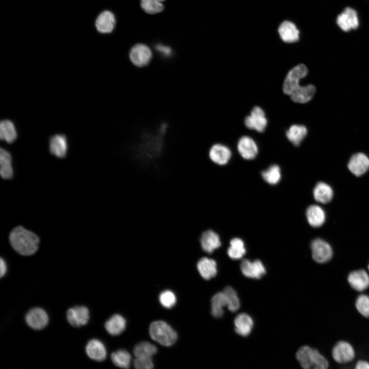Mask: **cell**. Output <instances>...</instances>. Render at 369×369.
<instances>
[{
	"label": "cell",
	"mask_w": 369,
	"mask_h": 369,
	"mask_svg": "<svg viewBox=\"0 0 369 369\" xmlns=\"http://www.w3.org/2000/svg\"><path fill=\"white\" fill-rule=\"evenodd\" d=\"M230 246L228 249L229 256L234 260L241 258L246 253V249L243 240L239 238H234L230 242Z\"/></svg>",
	"instance_id": "cell-32"
},
{
	"label": "cell",
	"mask_w": 369,
	"mask_h": 369,
	"mask_svg": "<svg viewBox=\"0 0 369 369\" xmlns=\"http://www.w3.org/2000/svg\"><path fill=\"white\" fill-rule=\"evenodd\" d=\"M348 282L355 290L362 292L369 286V276L363 270H358L350 273L347 278Z\"/></svg>",
	"instance_id": "cell-19"
},
{
	"label": "cell",
	"mask_w": 369,
	"mask_h": 369,
	"mask_svg": "<svg viewBox=\"0 0 369 369\" xmlns=\"http://www.w3.org/2000/svg\"><path fill=\"white\" fill-rule=\"evenodd\" d=\"M306 217L309 224L314 228L322 225L325 220L324 210L316 204L311 205L307 208Z\"/></svg>",
	"instance_id": "cell-24"
},
{
	"label": "cell",
	"mask_w": 369,
	"mask_h": 369,
	"mask_svg": "<svg viewBox=\"0 0 369 369\" xmlns=\"http://www.w3.org/2000/svg\"><path fill=\"white\" fill-rule=\"evenodd\" d=\"M277 32L281 39L286 43H294L299 39L300 31L296 25L290 20H284L278 25Z\"/></svg>",
	"instance_id": "cell-9"
},
{
	"label": "cell",
	"mask_w": 369,
	"mask_h": 369,
	"mask_svg": "<svg viewBox=\"0 0 369 369\" xmlns=\"http://www.w3.org/2000/svg\"><path fill=\"white\" fill-rule=\"evenodd\" d=\"M235 330L241 336H248L254 325L252 318L245 313L238 314L234 319Z\"/></svg>",
	"instance_id": "cell-21"
},
{
	"label": "cell",
	"mask_w": 369,
	"mask_h": 369,
	"mask_svg": "<svg viewBox=\"0 0 369 369\" xmlns=\"http://www.w3.org/2000/svg\"><path fill=\"white\" fill-rule=\"evenodd\" d=\"M152 58L151 49L144 44H137L132 47L129 52V58L132 63L138 67H143L149 64Z\"/></svg>",
	"instance_id": "cell-5"
},
{
	"label": "cell",
	"mask_w": 369,
	"mask_h": 369,
	"mask_svg": "<svg viewBox=\"0 0 369 369\" xmlns=\"http://www.w3.org/2000/svg\"><path fill=\"white\" fill-rule=\"evenodd\" d=\"M296 358L303 369H329V362L317 349L307 345L299 348Z\"/></svg>",
	"instance_id": "cell-2"
},
{
	"label": "cell",
	"mask_w": 369,
	"mask_h": 369,
	"mask_svg": "<svg viewBox=\"0 0 369 369\" xmlns=\"http://www.w3.org/2000/svg\"><path fill=\"white\" fill-rule=\"evenodd\" d=\"M1 175L4 179H10L13 177L12 158L9 152L1 148L0 150Z\"/></svg>",
	"instance_id": "cell-29"
},
{
	"label": "cell",
	"mask_w": 369,
	"mask_h": 369,
	"mask_svg": "<svg viewBox=\"0 0 369 369\" xmlns=\"http://www.w3.org/2000/svg\"><path fill=\"white\" fill-rule=\"evenodd\" d=\"M227 306V300L225 294L222 292L215 294L211 299V314L215 318H220L223 316V308Z\"/></svg>",
	"instance_id": "cell-30"
},
{
	"label": "cell",
	"mask_w": 369,
	"mask_h": 369,
	"mask_svg": "<svg viewBox=\"0 0 369 369\" xmlns=\"http://www.w3.org/2000/svg\"><path fill=\"white\" fill-rule=\"evenodd\" d=\"M115 19L113 13L109 11H104L97 17L95 22L97 30L100 33H108L111 32L114 28Z\"/></svg>",
	"instance_id": "cell-20"
},
{
	"label": "cell",
	"mask_w": 369,
	"mask_h": 369,
	"mask_svg": "<svg viewBox=\"0 0 369 369\" xmlns=\"http://www.w3.org/2000/svg\"><path fill=\"white\" fill-rule=\"evenodd\" d=\"M50 151L53 155L63 158L66 155L68 144L66 137L61 134L53 136L50 140Z\"/></svg>",
	"instance_id": "cell-23"
},
{
	"label": "cell",
	"mask_w": 369,
	"mask_h": 369,
	"mask_svg": "<svg viewBox=\"0 0 369 369\" xmlns=\"http://www.w3.org/2000/svg\"><path fill=\"white\" fill-rule=\"evenodd\" d=\"M240 267L243 275L248 278L259 279L266 273L264 265L259 260L251 261L244 259L241 261Z\"/></svg>",
	"instance_id": "cell-11"
},
{
	"label": "cell",
	"mask_w": 369,
	"mask_h": 369,
	"mask_svg": "<svg viewBox=\"0 0 369 369\" xmlns=\"http://www.w3.org/2000/svg\"><path fill=\"white\" fill-rule=\"evenodd\" d=\"M232 156L230 149L227 146L215 144L212 145L209 151V157L214 163L222 166L227 164Z\"/></svg>",
	"instance_id": "cell-13"
},
{
	"label": "cell",
	"mask_w": 369,
	"mask_h": 369,
	"mask_svg": "<svg viewBox=\"0 0 369 369\" xmlns=\"http://www.w3.org/2000/svg\"><path fill=\"white\" fill-rule=\"evenodd\" d=\"M312 257L318 263H325L329 261L333 255L331 245L324 240L316 238L312 241L311 244Z\"/></svg>",
	"instance_id": "cell-7"
},
{
	"label": "cell",
	"mask_w": 369,
	"mask_h": 369,
	"mask_svg": "<svg viewBox=\"0 0 369 369\" xmlns=\"http://www.w3.org/2000/svg\"><path fill=\"white\" fill-rule=\"evenodd\" d=\"M155 49L161 55L165 57H170L172 55V49L167 45L159 44L156 46Z\"/></svg>",
	"instance_id": "cell-41"
},
{
	"label": "cell",
	"mask_w": 369,
	"mask_h": 369,
	"mask_svg": "<svg viewBox=\"0 0 369 369\" xmlns=\"http://www.w3.org/2000/svg\"><path fill=\"white\" fill-rule=\"evenodd\" d=\"M26 321L32 329L39 330L44 328L48 323V316L42 309L35 308L30 310L26 315Z\"/></svg>",
	"instance_id": "cell-10"
},
{
	"label": "cell",
	"mask_w": 369,
	"mask_h": 369,
	"mask_svg": "<svg viewBox=\"0 0 369 369\" xmlns=\"http://www.w3.org/2000/svg\"><path fill=\"white\" fill-rule=\"evenodd\" d=\"M197 268L201 276L206 280L214 277L217 273L216 261L208 257L200 259L197 262Z\"/></svg>",
	"instance_id": "cell-22"
},
{
	"label": "cell",
	"mask_w": 369,
	"mask_h": 369,
	"mask_svg": "<svg viewBox=\"0 0 369 369\" xmlns=\"http://www.w3.org/2000/svg\"><path fill=\"white\" fill-rule=\"evenodd\" d=\"M245 126L258 132L264 131L267 125V119L264 111L259 107H254L251 114L244 119Z\"/></svg>",
	"instance_id": "cell-8"
},
{
	"label": "cell",
	"mask_w": 369,
	"mask_h": 369,
	"mask_svg": "<svg viewBox=\"0 0 369 369\" xmlns=\"http://www.w3.org/2000/svg\"><path fill=\"white\" fill-rule=\"evenodd\" d=\"M159 300L164 308L170 309L176 304V297L173 291L167 290L160 293Z\"/></svg>",
	"instance_id": "cell-38"
},
{
	"label": "cell",
	"mask_w": 369,
	"mask_h": 369,
	"mask_svg": "<svg viewBox=\"0 0 369 369\" xmlns=\"http://www.w3.org/2000/svg\"><path fill=\"white\" fill-rule=\"evenodd\" d=\"M157 348L154 344L142 341L137 344L133 349L134 355L136 357H150L156 354Z\"/></svg>",
	"instance_id": "cell-34"
},
{
	"label": "cell",
	"mask_w": 369,
	"mask_h": 369,
	"mask_svg": "<svg viewBox=\"0 0 369 369\" xmlns=\"http://www.w3.org/2000/svg\"><path fill=\"white\" fill-rule=\"evenodd\" d=\"M354 369H369V362L365 360H358Z\"/></svg>",
	"instance_id": "cell-42"
},
{
	"label": "cell",
	"mask_w": 369,
	"mask_h": 369,
	"mask_svg": "<svg viewBox=\"0 0 369 369\" xmlns=\"http://www.w3.org/2000/svg\"><path fill=\"white\" fill-rule=\"evenodd\" d=\"M334 360L340 364H345L353 361L355 357V351L353 346L345 341H339L332 349Z\"/></svg>",
	"instance_id": "cell-6"
},
{
	"label": "cell",
	"mask_w": 369,
	"mask_h": 369,
	"mask_svg": "<svg viewBox=\"0 0 369 369\" xmlns=\"http://www.w3.org/2000/svg\"><path fill=\"white\" fill-rule=\"evenodd\" d=\"M308 69L303 64L298 65L288 73L283 84L284 94L290 95L299 85L300 80L308 74Z\"/></svg>",
	"instance_id": "cell-4"
},
{
	"label": "cell",
	"mask_w": 369,
	"mask_h": 369,
	"mask_svg": "<svg viewBox=\"0 0 369 369\" xmlns=\"http://www.w3.org/2000/svg\"><path fill=\"white\" fill-rule=\"evenodd\" d=\"M200 242L202 250L212 253L221 245V241L218 234L212 230H207L201 235Z\"/></svg>",
	"instance_id": "cell-17"
},
{
	"label": "cell",
	"mask_w": 369,
	"mask_h": 369,
	"mask_svg": "<svg viewBox=\"0 0 369 369\" xmlns=\"http://www.w3.org/2000/svg\"><path fill=\"white\" fill-rule=\"evenodd\" d=\"M356 307L358 311L364 317L369 318V296L365 294L359 295L356 301Z\"/></svg>",
	"instance_id": "cell-39"
},
{
	"label": "cell",
	"mask_w": 369,
	"mask_h": 369,
	"mask_svg": "<svg viewBox=\"0 0 369 369\" xmlns=\"http://www.w3.org/2000/svg\"><path fill=\"white\" fill-rule=\"evenodd\" d=\"M306 128L300 125H292L286 131V136L288 140L294 146H298L306 136Z\"/></svg>",
	"instance_id": "cell-28"
},
{
	"label": "cell",
	"mask_w": 369,
	"mask_h": 369,
	"mask_svg": "<svg viewBox=\"0 0 369 369\" xmlns=\"http://www.w3.org/2000/svg\"><path fill=\"white\" fill-rule=\"evenodd\" d=\"M12 248L19 254L28 256L33 254L38 249L39 239L32 232L22 226L12 230L9 235Z\"/></svg>",
	"instance_id": "cell-1"
},
{
	"label": "cell",
	"mask_w": 369,
	"mask_h": 369,
	"mask_svg": "<svg viewBox=\"0 0 369 369\" xmlns=\"http://www.w3.org/2000/svg\"><path fill=\"white\" fill-rule=\"evenodd\" d=\"M0 137L8 143L13 142L16 138L17 133L13 123L9 120H4L0 124Z\"/></svg>",
	"instance_id": "cell-31"
},
{
	"label": "cell",
	"mask_w": 369,
	"mask_h": 369,
	"mask_svg": "<svg viewBox=\"0 0 369 369\" xmlns=\"http://www.w3.org/2000/svg\"><path fill=\"white\" fill-rule=\"evenodd\" d=\"M313 196L317 202L326 203L332 200L333 196V191L327 183L319 182L314 188Z\"/></svg>",
	"instance_id": "cell-27"
},
{
	"label": "cell",
	"mask_w": 369,
	"mask_h": 369,
	"mask_svg": "<svg viewBox=\"0 0 369 369\" xmlns=\"http://www.w3.org/2000/svg\"><path fill=\"white\" fill-rule=\"evenodd\" d=\"M223 292L227 298L228 310L232 312L236 311L239 308L240 301L236 291L228 286L224 289Z\"/></svg>",
	"instance_id": "cell-36"
},
{
	"label": "cell",
	"mask_w": 369,
	"mask_h": 369,
	"mask_svg": "<svg viewBox=\"0 0 369 369\" xmlns=\"http://www.w3.org/2000/svg\"><path fill=\"white\" fill-rule=\"evenodd\" d=\"M105 326L108 333L112 336H117L125 330L126 321L121 315L115 314L106 322Z\"/></svg>",
	"instance_id": "cell-26"
},
{
	"label": "cell",
	"mask_w": 369,
	"mask_h": 369,
	"mask_svg": "<svg viewBox=\"0 0 369 369\" xmlns=\"http://www.w3.org/2000/svg\"><path fill=\"white\" fill-rule=\"evenodd\" d=\"M237 150L241 156L247 160L255 158L258 152L256 143L248 136H243L239 139L237 144Z\"/></svg>",
	"instance_id": "cell-16"
},
{
	"label": "cell",
	"mask_w": 369,
	"mask_h": 369,
	"mask_svg": "<svg viewBox=\"0 0 369 369\" xmlns=\"http://www.w3.org/2000/svg\"><path fill=\"white\" fill-rule=\"evenodd\" d=\"M149 334L153 340L165 346H172L177 339V334L174 330L161 320L154 321L150 324Z\"/></svg>",
	"instance_id": "cell-3"
},
{
	"label": "cell",
	"mask_w": 369,
	"mask_h": 369,
	"mask_svg": "<svg viewBox=\"0 0 369 369\" xmlns=\"http://www.w3.org/2000/svg\"><path fill=\"white\" fill-rule=\"evenodd\" d=\"M111 358L116 366L124 369H129L132 358L130 354L127 351L121 349L114 352Z\"/></svg>",
	"instance_id": "cell-33"
},
{
	"label": "cell",
	"mask_w": 369,
	"mask_h": 369,
	"mask_svg": "<svg viewBox=\"0 0 369 369\" xmlns=\"http://www.w3.org/2000/svg\"><path fill=\"white\" fill-rule=\"evenodd\" d=\"M67 318L69 323L74 327H79L87 323L89 319L88 309L84 306L72 308L67 312Z\"/></svg>",
	"instance_id": "cell-15"
},
{
	"label": "cell",
	"mask_w": 369,
	"mask_h": 369,
	"mask_svg": "<svg viewBox=\"0 0 369 369\" xmlns=\"http://www.w3.org/2000/svg\"><path fill=\"white\" fill-rule=\"evenodd\" d=\"M165 0H140V5L142 9L151 14L161 12L164 6L162 2Z\"/></svg>",
	"instance_id": "cell-37"
},
{
	"label": "cell",
	"mask_w": 369,
	"mask_h": 369,
	"mask_svg": "<svg viewBox=\"0 0 369 369\" xmlns=\"http://www.w3.org/2000/svg\"><path fill=\"white\" fill-rule=\"evenodd\" d=\"M0 275L1 277H3L7 271V265L4 260L1 258L0 261Z\"/></svg>",
	"instance_id": "cell-43"
},
{
	"label": "cell",
	"mask_w": 369,
	"mask_h": 369,
	"mask_svg": "<svg viewBox=\"0 0 369 369\" xmlns=\"http://www.w3.org/2000/svg\"><path fill=\"white\" fill-rule=\"evenodd\" d=\"M316 92L314 85L299 86L290 95L291 99L298 103L304 104L310 101Z\"/></svg>",
	"instance_id": "cell-25"
},
{
	"label": "cell",
	"mask_w": 369,
	"mask_h": 369,
	"mask_svg": "<svg viewBox=\"0 0 369 369\" xmlns=\"http://www.w3.org/2000/svg\"><path fill=\"white\" fill-rule=\"evenodd\" d=\"M368 270H369V264H368Z\"/></svg>",
	"instance_id": "cell-44"
},
{
	"label": "cell",
	"mask_w": 369,
	"mask_h": 369,
	"mask_svg": "<svg viewBox=\"0 0 369 369\" xmlns=\"http://www.w3.org/2000/svg\"><path fill=\"white\" fill-rule=\"evenodd\" d=\"M338 26L344 31H348L356 29L359 25V20L356 11L347 7L342 11L337 18Z\"/></svg>",
	"instance_id": "cell-12"
},
{
	"label": "cell",
	"mask_w": 369,
	"mask_h": 369,
	"mask_svg": "<svg viewBox=\"0 0 369 369\" xmlns=\"http://www.w3.org/2000/svg\"><path fill=\"white\" fill-rule=\"evenodd\" d=\"M261 176L263 180L269 184H276L279 182L281 177L280 167L278 165H273L263 171Z\"/></svg>",
	"instance_id": "cell-35"
},
{
	"label": "cell",
	"mask_w": 369,
	"mask_h": 369,
	"mask_svg": "<svg viewBox=\"0 0 369 369\" xmlns=\"http://www.w3.org/2000/svg\"><path fill=\"white\" fill-rule=\"evenodd\" d=\"M348 169L354 175L360 176L369 169V158L363 153L352 156L347 164Z\"/></svg>",
	"instance_id": "cell-14"
},
{
	"label": "cell",
	"mask_w": 369,
	"mask_h": 369,
	"mask_svg": "<svg viewBox=\"0 0 369 369\" xmlns=\"http://www.w3.org/2000/svg\"><path fill=\"white\" fill-rule=\"evenodd\" d=\"M135 369H153L154 363L150 357H137L134 361Z\"/></svg>",
	"instance_id": "cell-40"
},
{
	"label": "cell",
	"mask_w": 369,
	"mask_h": 369,
	"mask_svg": "<svg viewBox=\"0 0 369 369\" xmlns=\"http://www.w3.org/2000/svg\"><path fill=\"white\" fill-rule=\"evenodd\" d=\"M86 352L90 358L97 361H104L107 357L105 345L97 339H93L88 341L86 346Z\"/></svg>",
	"instance_id": "cell-18"
}]
</instances>
